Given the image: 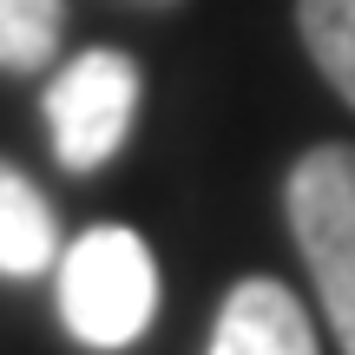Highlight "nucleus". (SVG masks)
<instances>
[{
	"label": "nucleus",
	"mask_w": 355,
	"mask_h": 355,
	"mask_svg": "<svg viewBox=\"0 0 355 355\" xmlns=\"http://www.w3.org/2000/svg\"><path fill=\"white\" fill-rule=\"evenodd\" d=\"M66 0H0V73H46L60 60Z\"/></svg>",
	"instance_id": "6"
},
{
	"label": "nucleus",
	"mask_w": 355,
	"mask_h": 355,
	"mask_svg": "<svg viewBox=\"0 0 355 355\" xmlns=\"http://www.w3.org/2000/svg\"><path fill=\"white\" fill-rule=\"evenodd\" d=\"M139 119V66L112 46H86L79 60H66L46 86V132L53 158L66 171H105L132 139Z\"/></svg>",
	"instance_id": "3"
},
{
	"label": "nucleus",
	"mask_w": 355,
	"mask_h": 355,
	"mask_svg": "<svg viewBox=\"0 0 355 355\" xmlns=\"http://www.w3.org/2000/svg\"><path fill=\"white\" fill-rule=\"evenodd\" d=\"M283 211L322 290V316L343 355H355V145H316L296 158L283 184Z\"/></svg>",
	"instance_id": "2"
},
{
	"label": "nucleus",
	"mask_w": 355,
	"mask_h": 355,
	"mask_svg": "<svg viewBox=\"0 0 355 355\" xmlns=\"http://www.w3.org/2000/svg\"><path fill=\"white\" fill-rule=\"evenodd\" d=\"M139 7H178V0H139Z\"/></svg>",
	"instance_id": "8"
},
{
	"label": "nucleus",
	"mask_w": 355,
	"mask_h": 355,
	"mask_svg": "<svg viewBox=\"0 0 355 355\" xmlns=\"http://www.w3.org/2000/svg\"><path fill=\"white\" fill-rule=\"evenodd\" d=\"M296 33L316 73L355 105V0H296Z\"/></svg>",
	"instance_id": "7"
},
{
	"label": "nucleus",
	"mask_w": 355,
	"mask_h": 355,
	"mask_svg": "<svg viewBox=\"0 0 355 355\" xmlns=\"http://www.w3.org/2000/svg\"><path fill=\"white\" fill-rule=\"evenodd\" d=\"M158 316V263L139 230L92 224L60 250V322L86 349H132Z\"/></svg>",
	"instance_id": "1"
},
{
	"label": "nucleus",
	"mask_w": 355,
	"mask_h": 355,
	"mask_svg": "<svg viewBox=\"0 0 355 355\" xmlns=\"http://www.w3.org/2000/svg\"><path fill=\"white\" fill-rule=\"evenodd\" d=\"M60 263V217L20 165L0 158V277H46Z\"/></svg>",
	"instance_id": "5"
},
{
	"label": "nucleus",
	"mask_w": 355,
	"mask_h": 355,
	"mask_svg": "<svg viewBox=\"0 0 355 355\" xmlns=\"http://www.w3.org/2000/svg\"><path fill=\"white\" fill-rule=\"evenodd\" d=\"M211 355H322V349L296 290H283L277 277H243L217 309Z\"/></svg>",
	"instance_id": "4"
}]
</instances>
